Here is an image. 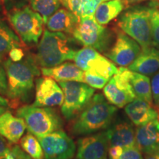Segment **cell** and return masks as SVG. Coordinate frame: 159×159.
I'll use <instances>...</instances> for the list:
<instances>
[{
    "instance_id": "8",
    "label": "cell",
    "mask_w": 159,
    "mask_h": 159,
    "mask_svg": "<svg viewBox=\"0 0 159 159\" xmlns=\"http://www.w3.org/2000/svg\"><path fill=\"white\" fill-rule=\"evenodd\" d=\"M64 94L61 105V112L67 120L77 117L92 99L95 89L83 82L62 81L59 82Z\"/></svg>"
},
{
    "instance_id": "5",
    "label": "cell",
    "mask_w": 159,
    "mask_h": 159,
    "mask_svg": "<svg viewBox=\"0 0 159 159\" xmlns=\"http://www.w3.org/2000/svg\"><path fill=\"white\" fill-rule=\"evenodd\" d=\"M16 116L25 120L27 130L37 138L61 130L63 125L60 115L49 107L24 105L17 109Z\"/></svg>"
},
{
    "instance_id": "23",
    "label": "cell",
    "mask_w": 159,
    "mask_h": 159,
    "mask_svg": "<svg viewBox=\"0 0 159 159\" xmlns=\"http://www.w3.org/2000/svg\"><path fill=\"white\" fill-rule=\"evenodd\" d=\"M22 43L13 29L5 20L0 19V57L3 58L12 49L21 47Z\"/></svg>"
},
{
    "instance_id": "27",
    "label": "cell",
    "mask_w": 159,
    "mask_h": 159,
    "mask_svg": "<svg viewBox=\"0 0 159 159\" xmlns=\"http://www.w3.org/2000/svg\"><path fill=\"white\" fill-rule=\"evenodd\" d=\"M20 146L33 159H44V153L39 139L30 133L21 139Z\"/></svg>"
},
{
    "instance_id": "16",
    "label": "cell",
    "mask_w": 159,
    "mask_h": 159,
    "mask_svg": "<svg viewBox=\"0 0 159 159\" xmlns=\"http://www.w3.org/2000/svg\"><path fill=\"white\" fill-rule=\"evenodd\" d=\"M109 147L119 146L124 149L136 146V130L131 123L126 121H118L107 129Z\"/></svg>"
},
{
    "instance_id": "11",
    "label": "cell",
    "mask_w": 159,
    "mask_h": 159,
    "mask_svg": "<svg viewBox=\"0 0 159 159\" xmlns=\"http://www.w3.org/2000/svg\"><path fill=\"white\" fill-rule=\"evenodd\" d=\"M39 139L45 159H72L76 152L73 139L59 130Z\"/></svg>"
},
{
    "instance_id": "25",
    "label": "cell",
    "mask_w": 159,
    "mask_h": 159,
    "mask_svg": "<svg viewBox=\"0 0 159 159\" xmlns=\"http://www.w3.org/2000/svg\"><path fill=\"white\" fill-rule=\"evenodd\" d=\"M130 83L136 97L152 105L153 99H152V87H151V81L148 76L132 71Z\"/></svg>"
},
{
    "instance_id": "31",
    "label": "cell",
    "mask_w": 159,
    "mask_h": 159,
    "mask_svg": "<svg viewBox=\"0 0 159 159\" xmlns=\"http://www.w3.org/2000/svg\"><path fill=\"white\" fill-rule=\"evenodd\" d=\"M2 1L6 13H7L12 11L25 7L27 5L30 0H2Z\"/></svg>"
},
{
    "instance_id": "9",
    "label": "cell",
    "mask_w": 159,
    "mask_h": 159,
    "mask_svg": "<svg viewBox=\"0 0 159 159\" xmlns=\"http://www.w3.org/2000/svg\"><path fill=\"white\" fill-rule=\"evenodd\" d=\"M131 74L130 69L120 66L103 88L105 98L117 108H124L136 97L130 83Z\"/></svg>"
},
{
    "instance_id": "13",
    "label": "cell",
    "mask_w": 159,
    "mask_h": 159,
    "mask_svg": "<svg viewBox=\"0 0 159 159\" xmlns=\"http://www.w3.org/2000/svg\"><path fill=\"white\" fill-rule=\"evenodd\" d=\"M108 149L106 131L95 133L77 140L76 159H107Z\"/></svg>"
},
{
    "instance_id": "14",
    "label": "cell",
    "mask_w": 159,
    "mask_h": 159,
    "mask_svg": "<svg viewBox=\"0 0 159 159\" xmlns=\"http://www.w3.org/2000/svg\"><path fill=\"white\" fill-rule=\"evenodd\" d=\"M64 94L59 83L49 77H39L35 81V100L39 107H55L62 105Z\"/></svg>"
},
{
    "instance_id": "36",
    "label": "cell",
    "mask_w": 159,
    "mask_h": 159,
    "mask_svg": "<svg viewBox=\"0 0 159 159\" xmlns=\"http://www.w3.org/2000/svg\"><path fill=\"white\" fill-rule=\"evenodd\" d=\"M125 149L119 146H111L108 149L109 159H119Z\"/></svg>"
},
{
    "instance_id": "15",
    "label": "cell",
    "mask_w": 159,
    "mask_h": 159,
    "mask_svg": "<svg viewBox=\"0 0 159 159\" xmlns=\"http://www.w3.org/2000/svg\"><path fill=\"white\" fill-rule=\"evenodd\" d=\"M136 145L144 154L155 155L159 152V121L158 119L137 126Z\"/></svg>"
},
{
    "instance_id": "6",
    "label": "cell",
    "mask_w": 159,
    "mask_h": 159,
    "mask_svg": "<svg viewBox=\"0 0 159 159\" xmlns=\"http://www.w3.org/2000/svg\"><path fill=\"white\" fill-rule=\"evenodd\" d=\"M71 35L81 45L104 54L111 48L116 37L111 30L99 25L94 16L80 18Z\"/></svg>"
},
{
    "instance_id": "29",
    "label": "cell",
    "mask_w": 159,
    "mask_h": 159,
    "mask_svg": "<svg viewBox=\"0 0 159 159\" xmlns=\"http://www.w3.org/2000/svg\"><path fill=\"white\" fill-rule=\"evenodd\" d=\"M109 81L108 79L98 75L91 74L89 72H84V81L86 84L95 89H103Z\"/></svg>"
},
{
    "instance_id": "4",
    "label": "cell",
    "mask_w": 159,
    "mask_h": 159,
    "mask_svg": "<svg viewBox=\"0 0 159 159\" xmlns=\"http://www.w3.org/2000/svg\"><path fill=\"white\" fill-rule=\"evenodd\" d=\"M77 42L74 38L66 33L45 30L35 55L38 64L41 68H51L74 60L79 50L76 47Z\"/></svg>"
},
{
    "instance_id": "3",
    "label": "cell",
    "mask_w": 159,
    "mask_h": 159,
    "mask_svg": "<svg viewBox=\"0 0 159 159\" xmlns=\"http://www.w3.org/2000/svg\"><path fill=\"white\" fill-rule=\"evenodd\" d=\"M158 7V2L129 6L117 20L119 28L134 39L142 49L152 47L151 16Z\"/></svg>"
},
{
    "instance_id": "32",
    "label": "cell",
    "mask_w": 159,
    "mask_h": 159,
    "mask_svg": "<svg viewBox=\"0 0 159 159\" xmlns=\"http://www.w3.org/2000/svg\"><path fill=\"white\" fill-rule=\"evenodd\" d=\"M119 159H144L142 151L136 146L125 148Z\"/></svg>"
},
{
    "instance_id": "24",
    "label": "cell",
    "mask_w": 159,
    "mask_h": 159,
    "mask_svg": "<svg viewBox=\"0 0 159 159\" xmlns=\"http://www.w3.org/2000/svg\"><path fill=\"white\" fill-rule=\"evenodd\" d=\"M107 0H61L66 8L70 10L80 19L93 16L99 4Z\"/></svg>"
},
{
    "instance_id": "30",
    "label": "cell",
    "mask_w": 159,
    "mask_h": 159,
    "mask_svg": "<svg viewBox=\"0 0 159 159\" xmlns=\"http://www.w3.org/2000/svg\"><path fill=\"white\" fill-rule=\"evenodd\" d=\"M12 144H13L0 136V159H16Z\"/></svg>"
},
{
    "instance_id": "35",
    "label": "cell",
    "mask_w": 159,
    "mask_h": 159,
    "mask_svg": "<svg viewBox=\"0 0 159 159\" xmlns=\"http://www.w3.org/2000/svg\"><path fill=\"white\" fill-rule=\"evenodd\" d=\"M25 54L26 53H25L21 47H16L9 52L8 55L10 59L13 61H15V62H17V61H20L21 60H22L24 57L25 56Z\"/></svg>"
},
{
    "instance_id": "34",
    "label": "cell",
    "mask_w": 159,
    "mask_h": 159,
    "mask_svg": "<svg viewBox=\"0 0 159 159\" xmlns=\"http://www.w3.org/2000/svg\"><path fill=\"white\" fill-rule=\"evenodd\" d=\"M151 87H152L153 102L157 108H159V71H157L152 77L151 80Z\"/></svg>"
},
{
    "instance_id": "37",
    "label": "cell",
    "mask_w": 159,
    "mask_h": 159,
    "mask_svg": "<svg viewBox=\"0 0 159 159\" xmlns=\"http://www.w3.org/2000/svg\"><path fill=\"white\" fill-rule=\"evenodd\" d=\"M126 1L127 4H128V7L131 5H138V4L144 2H159V0H125Z\"/></svg>"
},
{
    "instance_id": "1",
    "label": "cell",
    "mask_w": 159,
    "mask_h": 159,
    "mask_svg": "<svg viewBox=\"0 0 159 159\" xmlns=\"http://www.w3.org/2000/svg\"><path fill=\"white\" fill-rule=\"evenodd\" d=\"M7 79V94L10 103L16 107L21 103L27 102L32 98L34 89V80L40 76L41 70L34 55L25 54L20 61L9 58L3 61Z\"/></svg>"
},
{
    "instance_id": "41",
    "label": "cell",
    "mask_w": 159,
    "mask_h": 159,
    "mask_svg": "<svg viewBox=\"0 0 159 159\" xmlns=\"http://www.w3.org/2000/svg\"><path fill=\"white\" fill-rule=\"evenodd\" d=\"M154 156L156 157V158H157V159H159V152H157V153L155 154Z\"/></svg>"
},
{
    "instance_id": "10",
    "label": "cell",
    "mask_w": 159,
    "mask_h": 159,
    "mask_svg": "<svg viewBox=\"0 0 159 159\" xmlns=\"http://www.w3.org/2000/svg\"><path fill=\"white\" fill-rule=\"evenodd\" d=\"M74 61L77 66L84 72L98 75L108 80L118 71L114 63L91 47H84L77 50Z\"/></svg>"
},
{
    "instance_id": "38",
    "label": "cell",
    "mask_w": 159,
    "mask_h": 159,
    "mask_svg": "<svg viewBox=\"0 0 159 159\" xmlns=\"http://www.w3.org/2000/svg\"><path fill=\"white\" fill-rule=\"evenodd\" d=\"M0 106H4L7 108L10 106V100L8 99L5 98V97H2V95H0Z\"/></svg>"
},
{
    "instance_id": "42",
    "label": "cell",
    "mask_w": 159,
    "mask_h": 159,
    "mask_svg": "<svg viewBox=\"0 0 159 159\" xmlns=\"http://www.w3.org/2000/svg\"><path fill=\"white\" fill-rule=\"evenodd\" d=\"M2 1L0 0V11H2Z\"/></svg>"
},
{
    "instance_id": "17",
    "label": "cell",
    "mask_w": 159,
    "mask_h": 159,
    "mask_svg": "<svg viewBox=\"0 0 159 159\" xmlns=\"http://www.w3.org/2000/svg\"><path fill=\"white\" fill-rule=\"evenodd\" d=\"M125 111L131 122L136 126L146 124L158 116V112L152 105L138 97L125 107Z\"/></svg>"
},
{
    "instance_id": "18",
    "label": "cell",
    "mask_w": 159,
    "mask_h": 159,
    "mask_svg": "<svg viewBox=\"0 0 159 159\" xmlns=\"http://www.w3.org/2000/svg\"><path fill=\"white\" fill-rule=\"evenodd\" d=\"M27 125L23 119L16 116L10 111L0 115V136L11 144H16L25 134Z\"/></svg>"
},
{
    "instance_id": "21",
    "label": "cell",
    "mask_w": 159,
    "mask_h": 159,
    "mask_svg": "<svg viewBox=\"0 0 159 159\" xmlns=\"http://www.w3.org/2000/svg\"><path fill=\"white\" fill-rule=\"evenodd\" d=\"M41 71L43 76L51 77L58 82L84 81V71L74 63L65 62L51 68H41Z\"/></svg>"
},
{
    "instance_id": "40",
    "label": "cell",
    "mask_w": 159,
    "mask_h": 159,
    "mask_svg": "<svg viewBox=\"0 0 159 159\" xmlns=\"http://www.w3.org/2000/svg\"><path fill=\"white\" fill-rule=\"evenodd\" d=\"M7 111V108L4 106H0V115L2 114L5 111Z\"/></svg>"
},
{
    "instance_id": "26",
    "label": "cell",
    "mask_w": 159,
    "mask_h": 159,
    "mask_svg": "<svg viewBox=\"0 0 159 159\" xmlns=\"http://www.w3.org/2000/svg\"><path fill=\"white\" fill-rule=\"evenodd\" d=\"M29 2L31 8L41 16L44 24L62 6L61 0H30Z\"/></svg>"
},
{
    "instance_id": "20",
    "label": "cell",
    "mask_w": 159,
    "mask_h": 159,
    "mask_svg": "<svg viewBox=\"0 0 159 159\" xmlns=\"http://www.w3.org/2000/svg\"><path fill=\"white\" fill-rule=\"evenodd\" d=\"M80 21V18L70 10L63 7L57 11L46 22L47 29L52 32L72 34Z\"/></svg>"
},
{
    "instance_id": "22",
    "label": "cell",
    "mask_w": 159,
    "mask_h": 159,
    "mask_svg": "<svg viewBox=\"0 0 159 159\" xmlns=\"http://www.w3.org/2000/svg\"><path fill=\"white\" fill-rule=\"evenodd\" d=\"M128 7L125 0H107L99 4L94 12V17L101 25H106L119 16Z\"/></svg>"
},
{
    "instance_id": "19",
    "label": "cell",
    "mask_w": 159,
    "mask_h": 159,
    "mask_svg": "<svg viewBox=\"0 0 159 159\" xmlns=\"http://www.w3.org/2000/svg\"><path fill=\"white\" fill-rule=\"evenodd\" d=\"M130 70L147 76L159 71V49L154 47L142 49L140 54L128 66Z\"/></svg>"
},
{
    "instance_id": "39",
    "label": "cell",
    "mask_w": 159,
    "mask_h": 159,
    "mask_svg": "<svg viewBox=\"0 0 159 159\" xmlns=\"http://www.w3.org/2000/svg\"><path fill=\"white\" fill-rule=\"evenodd\" d=\"M145 159H157V158L154 155L145 154Z\"/></svg>"
},
{
    "instance_id": "33",
    "label": "cell",
    "mask_w": 159,
    "mask_h": 159,
    "mask_svg": "<svg viewBox=\"0 0 159 159\" xmlns=\"http://www.w3.org/2000/svg\"><path fill=\"white\" fill-rule=\"evenodd\" d=\"M7 79L6 71L4 66L2 57H0V95L7 96Z\"/></svg>"
},
{
    "instance_id": "2",
    "label": "cell",
    "mask_w": 159,
    "mask_h": 159,
    "mask_svg": "<svg viewBox=\"0 0 159 159\" xmlns=\"http://www.w3.org/2000/svg\"><path fill=\"white\" fill-rule=\"evenodd\" d=\"M116 108L102 94H94L72 123L71 133L77 136H83L108 129L116 116Z\"/></svg>"
},
{
    "instance_id": "43",
    "label": "cell",
    "mask_w": 159,
    "mask_h": 159,
    "mask_svg": "<svg viewBox=\"0 0 159 159\" xmlns=\"http://www.w3.org/2000/svg\"><path fill=\"white\" fill-rule=\"evenodd\" d=\"M158 120L159 121V113H158Z\"/></svg>"
},
{
    "instance_id": "28",
    "label": "cell",
    "mask_w": 159,
    "mask_h": 159,
    "mask_svg": "<svg viewBox=\"0 0 159 159\" xmlns=\"http://www.w3.org/2000/svg\"><path fill=\"white\" fill-rule=\"evenodd\" d=\"M151 33L152 47L159 49V7L154 10L151 16Z\"/></svg>"
},
{
    "instance_id": "7",
    "label": "cell",
    "mask_w": 159,
    "mask_h": 159,
    "mask_svg": "<svg viewBox=\"0 0 159 159\" xmlns=\"http://www.w3.org/2000/svg\"><path fill=\"white\" fill-rule=\"evenodd\" d=\"M12 28L19 35L23 43L35 45L39 43L43 32V21L41 16L29 6L12 11L7 13Z\"/></svg>"
},
{
    "instance_id": "12",
    "label": "cell",
    "mask_w": 159,
    "mask_h": 159,
    "mask_svg": "<svg viewBox=\"0 0 159 159\" xmlns=\"http://www.w3.org/2000/svg\"><path fill=\"white\" fill-rule=\"evenodd\" d=\"M142 51L140 45L122 30L116 31L114 42L105 55L119 66H129Z\"/></svg>"
}]
</instances>
